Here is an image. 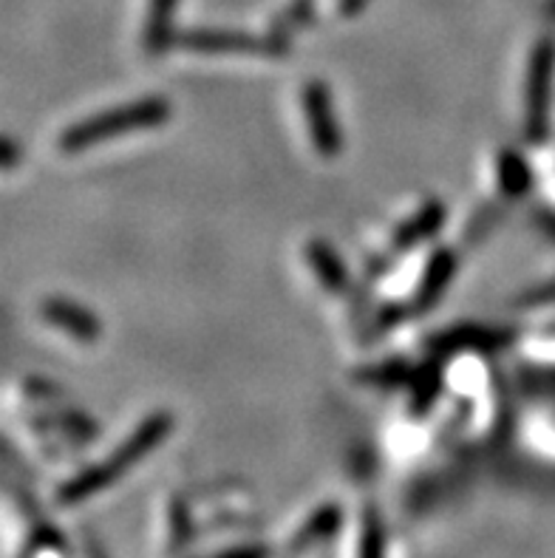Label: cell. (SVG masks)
<instances>
[{"label":"cell","instance_id":"ba28073f","mask_svg":"<svg viewBox=\"0 0 555 558\" xmlns=\"http://www.w3.org/2000/svg\"><path fill=\"white\" fill-rule=\"evenodd\" d=\"M457 253L448 247L434 250V255L429 258L425 269H422L420 281H417L414 298H411V306L414 312H429L439 304V298L448 292L450 281L457 276Z\"/></svg>","mask_w":555,"mask_h":558},{"label":"cell","instance_id":"8fae6325","mask_svg":"<svg viewBox=\"0 0 555 558\" xmlns=\"http://www.w3.org/2000/svg\"><path fill=\"white\" fill-rule=\"evenodd\" d=\"M173 12H177V0H150L145 35H142V46L148 57L168 54L173 43Z\"/></svg>","mask_w":555,"mask_h":558},{"label":"cell","instance_id":"9c48e42d","mask_svg":"<svg viewBox=\"0 0 555 558\" xmlns=\"http://www.w3.org/2000/svg\"><path fill=\"white\" fill-rule=\"evenodd\" d=\"M445 225V205L443 202H425L420 210L411 216V219L402 221L397 227V233L391 239L394 253H406V250H414L420 244H425L429 239H434L439 233V227Z\"/></svg>","mask_w":555,"mask_h":558},{"label":"cell","instance_id":"52a82bcc","mask_svg":"<svg viewBox=\"0 0 555 558\" xmlns=\"http://www.w3.org/2000/svg\"><path fill=\"white\" fill-rule=\"evenodd\" d=\"M514 338L505 329H493V326H454L445 332L436 335L429 347L436 354H454V352H496V349L507 347V340Z\"/></svg>","mask_w":555,"mask_h":558},{"label":"cell","instance_id":"3957f363","mask_svg":"<svg viewBox=\"0 0 555 558\" xmlns=\"http://www.w3.org/2000/svg\"><path fill=\"white\" fill-rule=\"evenodd\" d=\"M301 108L312 148L324 159H335L338 154H343V128L338 125L335 106H331V92L324 80H310L303 85Z\"/></svg>","mask_w":555,"mask_h":558},{"label":"cell","instance_id":"277c9868","mask_svg":"<svg viewBox=\"0 0 555 558\" xmlns=\"http://www.w3.org/2000/svg\"><path fill=\"white\" fill-rule=\"evenodd\" d=\"M182 49L193 54H210V57H283L287 54V43L278 37H258L244 35V32H188L182 35Z\"/></svg>","mask_w":555,"mask_h":558},{"label":"cell","instance_id":"2e32d148","mask_svg":"<svg viewBox=\"0 0 555 558\" xmlns=\"http://www.w3.org/2000/svg\"><path fill=\"white\" fill-rule=\"evenodd\" d=\"M216 558H269V553L261 545H250V547H232V550L218 553Z\"/></svg>","mask_w":555,"mask_h":558},{"label":"cell","instance_id":"5b68a950","mask_svg":"<svg viewBox=\"0 0 555 558\" xmlns=\"http://www.w3.org/2000/svg\"><path fill=\"white\" fill-rule=\"evenodd\" d=\"M555 77V49L553 43H539L530 57L528 71V102H524V125L530 136H542L547 131L550 99H553Z\"/></svg>","mask_w":555,"mask_h":558},{"label":"cell","instance_id":"6da1fadb","mask_svg":"<svg viewBox=\"0 0 555 558\" xmlns=\"http://www.w3.org/2000/svg\"><path fill=\"white\" fill-rule=\"evenodd\" d=\"M170 432H173V417H170L168 411H154L150 417L142 420L134 432L128 434V439H122V446L117 448V451L108 453L106 462L83 468L80 474H74L69 482H63V485L57 488V502L80 505L85 502L88 496L102 494L106 488H111L113 482H120L131 468L140 465L154 448L162 446Z\"/></svg>","mask_w":555,"mask_h":558},{"label":"cell","instance_id":"e0dca14e","mask_svg":"<svg viewBox=\"0 0 555 558\" xmlns=\"http://www.w3.org/2000/svg\"><path fill=\"white\" fill-rule=\"evenodd\" d=\"M88 558H106L99 550H88Z\"/></svg>","mask_w":555,"mask_h":558},{"label":"cell","instance_id":"9a60e30c","mask_svg":"<svg viewBox=\"0 0 555 558\" xmlns=\"http://www.w3.org/2000/svg\"><path fill=\"white\" fill-rule=\"evenodd\" d=\"M386 556V533L383 522L374 510H369L363 519V531H360V556L358 558H383Z\"/></svg>","mask_w":555,"mask_h":558},{"label":"cell","instance_id":"4fadbf2b","mask_svg":"<svg viewBox=\"0 0 555 558\" xmlns=\"http://www.w3.org/2000/svg\"><path fill=\"white\" fill-rule=\"evenodd\" d=\"M496 179H499V187L507 198L528 196L530 184H533L524 156L516 154V150H502L496 156Z\"/></svg>","mask_w":555,"mask_h":558},{"label":"cell","instance_id":"8992f818","mask_svg":"<svg viewBox=\"0 0 555 558\" xmlns=\"http://www.w3.org/2000/svg\"><path fill=\"white\" fill-rule=\"evenodd\" d=\"M40 318L51 329L69 335L71 340H80V343H97L102 338V324H99L97 315L77 301H69V298H46L40 304Z\"/></svg>","mask_w":555,"mask_h":558},{"label":"cell","instance_id":"30bf717a","mask_svg":"<svg viewBox=\"0 0 555 558\" xmlns=\"http://www.w3.org/2000/svg\"><path fill=\"white\" fill-rule=\"evenodd\" d=\"M306 262H310L312 272L321 283H324V290L329 292H346L349 290V269H346L343 258L335 253L331 244L326 241H310L306 244Z\"/></svg>","mask_w":555,"mask_h":558},{"label":"cell","instance_id":"5bb4252c","mask_svg":"<svg viewBox=\"0 0 555 558\" xmlns=\"http://www.w3.org/2000/svg\"><path fill=\"white\" fill-rule=\"evenodd\" d=\"M439 391H443V377H439V372L436 368H429V372H420V375L414 377V389H411V403H408V409H411V414H425V411L431 409V405L436 403V397H439Z\"/></svg>","mask_w":555,"mask_h":558},{"label":"cell","instance_id":"7c38bea8","mask_svg":"<svg viewBox=\"0 0 555 558\" xmlns=\"http://www.w3.org/2000/svg\"><path fill=\"white\" fill-rule=\"evenodd\" d=\"M340 522H343V513H340L338 505H324V508H317L315 513L301 524V531L292 536L289 550L301 553L306 550V547L321 545V542H326V538H331L340 531Z\"/></svg>","mask_w":555,"mask_h":558},{"label":"cell","instance_id":"7a4b0ae2","mask_svg":"<svg viewBox=\"0 0 555 558\" xmlns=\"http://www.w3.org/2000/svg\"><path fill=\"white\" fill-rule=\"evenodd\" d=\"M170 120V102L165 97H145L125 106L108 108L94 113L88 120L69 125L57 140V148L63 154H83L88 148H99L117 136L134 134V131H150Z\"/></svg>","mask_w":555,"mask_h":558}]
</instances>
